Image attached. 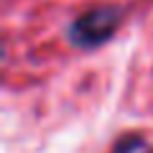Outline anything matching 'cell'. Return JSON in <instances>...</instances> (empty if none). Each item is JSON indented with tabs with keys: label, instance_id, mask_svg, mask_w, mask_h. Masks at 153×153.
<instances>
[{
	"label": "cell",
	"instance_id": "obj_1",
	"mask_svg": "<svg viewBox=\"0 0 153 153\" xmlns=\"http://www.w3.org/2000/svg\"><path fill=\"white\" fill-rule=\"evenodd\" d=\"M117 21H120V10L117 8L89 10L87 16L74 21V26H71V41L79 44V46H97L115 33Z\"/></svg>",
	"mask_w": 153,
	"mask_h": 153
}]
</instances>
